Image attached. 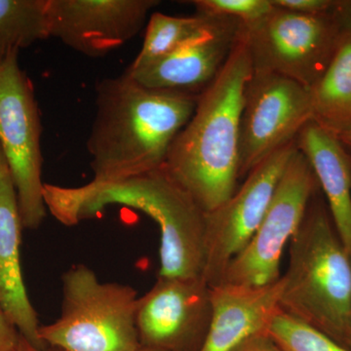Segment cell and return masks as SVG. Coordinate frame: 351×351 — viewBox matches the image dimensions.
I'll list each match as a JSON object with an SVG mask.
<instances>
[{
	"label": "cell",
	"instance_id": "1",
	"mask_svg": "<svg viewBox=\"0 0 351 351\" xmlns=\"http://www.w3.org/2000/svg\"><path fill=\"white\" fill-rule=\"evenodd\" d=\"M96 92L87 149L97 182L125 181L162 167L199 97L145 87L126 73L101 80Z\"/></svg>",
	"mask_w": 351,
	"mask_h": 351
},
{
	"label": "cell",
	"instance_id": "2",
	"mask_svg": "<svg viewBox=\"0 0 351 351\" xmlns=\"http://www.w3.org/2000/svg\"><path fill=\"white\" fill-rule=\"evenodd\" d=\"M252 73L250 55L239 34L223 68L199 94L193 117L163 164L171 179L205 213L221 206L239 189L240 119Z\"/></svg>",
	"mask_w": 351,
	"mask_h": 351
},
{
	"label": "cell",
	"instance_id": "3",
	"mask_svg": "<svg viewBox=\"0 0 351 351\" xmlns=\"http://www.w3.org/2000/svg\"><path fill=\"white\" fill-rule=\"evenodd\" d=\"M46 209L64 226L93 219L110 205L144 212L160 228L163 277H202L205 213L163 168L117 182H90L77 188L44 184Z\"/></svg>",
	"mask_w": 351,
	"mask_h": 351
},
{
	"label": "cell",
	"instance_id": "4",
	"mask_svg": "<svg viewBox=\"0 0 351 351\" xmlns=\"http://www.w3.org/2000/svg\"><path fill=\"white\" fill-rule=\"evenodd\" d=\"M282 278L281 311L351 350V257L321 191L291 239Z\"/></svg>",
	"mask_w": 351,
	"mask_h": 351
},
{
	"label": "cell",
	"instance_id": "5",
	"mask_svg": "<svg viewBox=\"0 0 351 351\" xmlns=\"http://www.w3.org/2000/svg\"><path fill=\"white\" fill-rule=\"evenodd\" d=\"M138 297L127 284L103 282L85 265L62 276L61 313L41 325L39 338L61 351H137Z\"/></svg>",
	"mask_w": 351,
	"mask_h": 351
},
{
	"label": "cell",
	"instance_id": "6",
	"mask_svg": "<svg viewBox=\"0 0 351 351\" xmlns=\"http://www.w3.org/2000/svg\"><path fill=\"white\" fill-rule=\"evenodd\" d=\"M343 32L335 7L304 15L274 6L258 22L241 24L239 36L254 71L276 73L311 89L326 71Z\"/></svg>",
	"mask_w": 351,
	"mask_h": 351
},
{
	"label": "cell",
	"instance_id": "7",
	"mask_svg": "<svg viewBox=\"0 0 351 351\" xmlns=\"http://www.w3.org/2000/svg\"><path fill=\"white\" fill-rule=\"evenodd\" d=\"M18 54L13 51L0 61V149L17 191L23 226L36 230L47 212L41 180L43 127L34 87Z\"/></svg>",
	"mask_w": 351,
	"mask_h": 351
},
{
	"label": "cell",
	"instance_id": "8",
	"mask_svg": "<svg viewBox=\"0 0 351 351\" xmlns=\"http://www.w3.org/2000/svg\"><path fill=\"white\" fill-rule=\"evenodd\" d=\"M319 191L311 163L295 147L258 230L232 258L219 284L262 287L278 281L282 276L284 248L299 230L308 203Z\"/></svg>",
	"mask_w": 351,
	"mask_h": 351
},
{
	"label": "cell",
	"instance_id": "9",
	"mask_svg": "<svg viewBox=\"0 0 351 351\" xmlns=\"http://www.w3.org/2000/svg\"><path fill=\"white\" fill-rule=\"evenodd\" d=\"M313 119L308 88L276 73L253 71L240 119V181L267 157L294 143Z\"/></svg>",
	"mask_w": 351,
	"mask_h": 351
},
{
	"label": "cell",
	"instance_id": "10",
	"mask_svg": "<svg viewBox=\"0 0 351 351\" xmlns=\"http://www.w3.org/2000/svg\"><path fill=\"white\" fill-rule=\"evenodd\" d=\"M295 149L294 142L267 157L247 175L230 199L205 215L202 278L210 287L221 283L228 265L258 230Z\"/></svg>",
	"mask_w": 351,
	"mask_h": 351
},
{
	"label": "cell",
	"instance_id": "11",
	"mask_svg": "<svg viewBox=\"0 0 351 351\" xmlns=\"http://www.w3.org/2000/svg\"><path fill=\"white\" fill-rule=\"evenodd\" d=\"M211 287L202 277L158 276L137 306L141 346L200 351L212 319Z\"/></svg>",
	"mask_w": 351,
	"mask_h": 351
},
{
	"label": "cell",
	"instance_id": "12",
	"mask_svg": "<svg viewBox=\"0 0 351 351\" xmlns=\"http://www.w3.org/2000/svg\"><path fill=\"white\" fill-rule=\"evenodd\" d=\"M158 0H48L50 36L88 57L105 56L137 36Z\"/></svg>",
	"mask_w": 351,
	"mask_h": 351
},
{
	"label": "cell",
	"instance_id": "13",
	"mask_svg": "<svg viewBox=\"0 0 351 351\" xmlns=\"http://www.w3.org/2000/svg\"><path fill=\"white\" fill-rule=\"evenodd\" d=\"M197 34L144 68L126 73L143 86L199 95L216 77L239 39L241 23L208 17Z\"/></svg>",
	"mask_w": 351,
	"mask_h": 351
},
{
	"label": "cell",
	"instance_id": "14",
	"mask_svg": "<svg viewBox=\"0 0 351 351\" xmlns=\"http://www.w3.org/2000/svg\"><path fill=\"white\" fill-rule=\"evenodd\" d=\"M23 228L17 191L0 149V306L23 338L44 350L47 346L39 338L41 325L21 267Z\"/></svg>",
	"mask_w": 351,
	"mask_h": 351
},
{
	"label": "cell",
	"instance_id": "15",
	"mask_svg": "<svg viewBox=\"0 0 351 351\" xmlns=\"http://www.w3.org/2000/svg\"><path fill=\"white\" fill-rule=\"evenodd\" d=\"M282 289V276L262 287L230 284L211 287V324L200 351H233L251 337L267 332L281 311Z\"/></svg>",
	"mask_w": 351,
	"mask_h": 351
},
{
	"label": "cell",
	"instance_id": "16",
	"mask_svg": "<svg viewBox=\"0 0 351 351\" xmlns=\"http://www.w3.org/2000/svg\"><path fill=\"white\" fill-rule=\"evenodd\" d=\"M315 173L332 221L351 257V156L338 138L313 120L295 140Z\"/></svg>",
	"mask_w": 351,
	"mask_h": 351
},
{
	"label": "cell",
	"instance_id": "17",
	"mask_svg": "<svg viewBox=\"0 0 351 351\" xmlns=\"http://www.w3.org/2000/svg\"><path fill=\"white\" fill-rule=\"evenodd\" d=\"M309 91L317 125L336 137L351 129V29L343 32L326 71Z\"/></svg>",
	"mask_w": 351,
	"mask_h": 351
},
{
	"label": "cell",
	"instance_id": "18",
	"mask_svg": "<svg viewBox=\"0 0 351 351\" xmlns=\"http://www.w3.org/2000/svg\"><path fill=\"white\" fill-rule=\"evenodd\" d=\"M48 38V0H0V61Z\"/></svg>",
	"mask_w": 351,
	"mask_h": 351
},
{
	"label": "cell",
	"instance_id": "19",
	"mask_svg": "<svg viewBox=\"0 0 351 351\" xmlns=\"http://www.w3.org/2000/svg\"><path fill=\"white\" fill-rule=\"evenodd\" d=\"M209 18L174 17L154 12L149 17L142 49L129 69L144 68L186 43L207 24Z\"/></svg>",
	"mask_w": 351,
	"mask_h": 351
},
{
	"label": "cell",
	"instance_id": "20",
	"mask_svg": "<svg viewBox=\"0 0 351 351\" xmlns=\"http://www.w3.org/2000/svg\"><path fill=\"white\" fill-rule=\"evenodd\" d=\"M267 334L285 351H351L282 311L274 316Z\"/></svg>",
	"mask_w": 351,
	"mask_h": 351
},
{
	"label": "cell",
	"instance_id": "21",
	"mask_svg": "<svg viewBox=\"0 0 351 351\" xmlns=\"http://www.w3.org/2000/svg\"><path fill=\"white\" fill-rule=\"evenodd\" d=\"M197 15L230 18L251 25L267 17L274 9L271 0H193Z\"/></svg>",
	"mask_w": 351,
	"mask_h": 351
},
{
	"label": "cell",
	"instance_id": "22",
	"mask_svg": "<svg viewBox=\"0 0 351 351\" xmlns=\"http://www.w3.org/2000/svg\"><path fill=\"white\" fill-rule=\"evenodd\" d=\"M278 8L304 15H318L334 9L337 0H271Z\"/></svg>",
	"mask_w": 351,
	"mask_h": 351
},
{
	"label": "cell",
	"instance_id": "23",
	"mask_svg": "<svg viewBox=\"0 0 351 351\" xmlns=\"http://www.w3.org/2000/svg\"><path fill=\"white\" fill-rule=\"evenodd\" d=\"M21 334L0 306V351H15Z\"/></svg>",
	"mask_w": 351,
	"mask_h": 351
},
{
	"label": "cell",
	"instance_id": "24",
	"mask_svg": "<svg viewBox=\"0 0 351 351\" xmlns=\"http://www.w3.org/2000/svg\"><path fill=\"white\" fill-rule=\"evenodd\" d=\"M233 351H285L267 332L246 339Z\"/></svg>",
	"mask_w": 351,
	"mask_h": 351
},
{
	"label": "cell",
	"instance_id": "25",
	"mask_svg": "<svg viewBox=\"0 0 351 351\" xmlns=\"http://www.w3.org/2000/svg\"><path fill=\"white\" fill-rule=\"evenodd\" d=\"M335 12L338 15L345 31L351 29V0H337Z\"/></svg>",
	"mask_w": 351,
	"mask_h": 351
},
{
	"label": "cell",
	"instance_id": "26",
	"mask_svg": "<svg viewBox=\"0 0 351 351\" xmlns=\"http://www.w3.org/2000/svg\"><path fill=\"white\" fill-rule=\"evenodd\" d=\"M15 351H61L59 350H55V348H44V350H41V348H36V346H32L31 343L27 341L25 338H23L21 336L19 345H18L17 348H16Z\"/></svg>",
	"mask_w": 351,
	"mask_h": 351
},
{
	"label": "cell",
	"instance_id": "27",
	"mask_svg": "<svg viewBox=\"0 0 351 351\" xmlns=\"http://www.w3.org/2000/svg\"><path fill=\"white\" fill-rule=\"evenodd\" d=\"M339 142L345 147L346 151L350 154L351 156V129L350 130L343 132V133L339 134L338 137Z\"/></svg>",
	"mask_w": 351,
	"mask_h": 351
},
{
	"label": "cell",
	"instance_id": "28",
	"mask_svg": "<svg viewBox=\"0 0 351 351\" xmlns=\"http://www.w3.org/2000/svg\"><path fill=\"white\" fill-rule=\"evenodd\" d=\"M137 351H166L163 350H159V348H147V346H141Z\"/></svg>",
	"mask_w": 351,
	"mask_h": 351
}]
</instances>
